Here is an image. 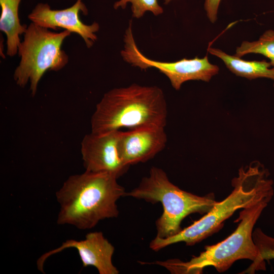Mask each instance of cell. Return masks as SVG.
Listing matches in <instances>:
<instances>
[{
    "label": "cell",
    "mask_w": 274,
    "mask_h": 274,
    "mask_svg": "<svg viewBox=\"0 0 274 274\" xmlns=\"http://www.w3.org/2000/svg\"><path fill=\"white\" fill-rule=\"evenodd\" d=\"M128 3L131 4L132 16L135 18H141L147 11L152 12L155 16L163 12L158 0H118L114 3L113 7L115 10L119 8L124 9Z\"/></svg>",
    "instance_id": "obj_16"
},
{
    "label": "cell",
    "mask_w": 274,
    "mask_h": 274,
    "mask_svg": "<svg viewBox=\"0 0 274 274\" xmlns=\"http://www.w3.org/2000/svg\"><path fill=\"white\" fill-rule=\"evenodd\" d=\"M124 48L120 51L123 59L134 67L141 70L155 68L165 75L172 87L179 90L182 85L190 80L209 81L219 72V67L211 63L208 55L203 58H183L174 62H163L151 59L145 56L138 48L132 32L130 20L124 35Z\"/></svg>",
    "instance_id": "obj_7"
},
{
    "label": "cell",
    "mask_w": 274,
    "mask_h": 274,
    "mask_svg": "<svg viewBox=\"0 0 274 274\" xmlns=\"http://www.w3.org/2000/svg\"><path fill=\"white\" fill-rule=\"evenodd\" d=\"M252 236L258 256L244 273H253L257 270H265V261L274 260V237L265 234L260 228L254 229Z\"/></svg>",
    "instance_id": "obj_14"
},
{
    "label": "cell",
    "mask_w": 274,
    "mask_h": 274,
    "mask_svg": "<svg viewBox=\"0 0 274 274\" xmlns=\"http://www.w3.org/2000/svg\"><path fill=\"white\" fill-rule=\"evenodd\" d=\"M221 0H205L204 9L207 15L212 23H214L217 18V12Z\"/></svg>",
    "instance_id": "obj_17"
},
{
    "label": "cell",
    "mask_w": 274,
    "mask_h": 274,
    "mask_svg": "<svg viewBox=\"0 0 274 274\" xmlns=\"http://www.w3.org/2000/svg\"><path fill=\"white\" fill-rule=\"evenodd\" d=\"M270 200H262L242 209L236 229L223 241L205 247L204 251L189 261L179 259L157 261L155 263L165 267L172 273L199 274L208 266H213L219 272L228 270L236 261L249 259L254 262L258 250L253 239L254 226Z\"/></svg>",
    "instance_id": "obj_5"
},
{
    "label": "cell",
    "mask_w": 274,
    "mask_h": 274,
    "mask_svg": "<svg viewBox=\"0 0 274 274\" xmlns=\"http://www.w3.org/2000/svg\"><path fill=\"white\" fill-rule=\"evenodd\" d=\"M167 104L162 90L136 83L115 88L104 94L91 118L96 133L150 125L165 127Z\"/></svg>",
    "instance_id": "obj_3"
},
{
    "label": "cell",
    "mask_w": 274,
    "mask_h": 274,
    "mask_svg": "<svg viewBox=\"0 0 274 274\" xmlns=\"http://www.w3.org/2000/svg\"><path fill=\"white\" fill-rule=\"evenodd\" d=\"M269 176L267 170L259 162H254L241 168L237 176L232 181L233 190L227 197L217 201L205 215L177 234L166 238L155 237L150 242V248L157 252L180 242L194 245L218 230L237 210L263 200H271L274 193L273 181Z\"/></svg>",
    "instance_id": "obj_2"
},
{
    "label": "cell",
    "mask_w": 274,
    "mask_h": 274,
    "mask_svg": "<svg viewBox=\"0 0 274 274\" xmlns=\"http://www.w3.org/2000/svg\"><path fill=\"white\" fill-rule=\"evenodd\" d=\"M68 248L77 250L83 267L94 266L99 274L119 273L112 262L115 248L101 231L89 232L83 240L67 239L60 247L45 253L37 260L38 269L44 272V264L46 259Z\"/></svg>",
    "instance_id": "obj_10"
},
{
    "label": "cell",
    "mask_w": 274,
    "mask_h": 274,
    "mask_svg": "<svg viewBox=\"0 0 274 274\" xmlns=\"http://www.w3.org/2000/svg\"><path fill=\"white\" fill-rule=\"evenodd\" d=\"M165 127L150 125L121 132L119 151L124 163L130 166L153 158L166 146Z\"/></svg>",
    "instance_id": "obj_11"
},
{
    "label": "cell",
    "mask_w": 274,
    "mask_h": 274,
    "mask_svg": "<svg viewBox=\"0 0 274 274\" xmlns=\"http://www.w3.org/2000/svg\"><path fill=\"white\" fill-rule=\"evenodd\" d=\"M143 199L151 203L160 202L162 215L156 221V237L166 238L182 229L183 220L193 213L204 214L217 201L214 194L198 196L183 190L172 183L161 168L152 166L148 176L143 178L139 185L124 196Z\"/></svg>",
    "instance_id": "obj_4"
},
{
    "label": "cell",
    "mask_w": 274,
    "mask_h": 274,
    "mask_svg": "<svg viewBox=\"0 0 274 274\" xmlns=\"http://www.w3.org/2000/svg\"><path fill=\"white\" fill-rule=\"evenodd\" d=\"M250 53L263 55L269 59L271 66L274 67V30H267L257 41L243 42L237 47L234 55L241 57Z\"/></svg>",
    "instance_id": "obj_15"
},
{
    "label": "cell",
    "mask_w": 274,
    "mask_h": 274,
    "mask_svg": "<svg viewBox=\"0 0 274 274\" xmlns=\"http://www.w3.org/2000/svg\"><path fill=\"white\" fill-rule=\"evenodd\" d=\"M21 0H0L2 13L0 30L7 37V55L14 56L18 53L21 43L20 36L24 35L27 25L21 24L19 7Z\"/></svg>",
    "instance_id": "obj_12"
},
{
    "label": "cell",
    "mask_w": 274,
    "mask_h": 274,
    "mask_svg": "<svg viewBox=\"0 0 274 274\" xmlns=\"http://www.w3.org/2000/svg\"><path fill=\"white\" fill-rule=\"evenodd\" d=\"M80 12L85 15L88 14V9L82 0H77L72 6L62 10H52L48 4L39 3L28 15V18L31 22L44 28L54 30L62 28L76 33L90 48L97 39L95 33L100 26L96 22L90 25L84 24L80 20Z\"/></svg>",
    "instance_id": "obj_9"
},
{
    "label": "cell",
    "mask_w": 274,
    "mask_h": 274,
    "mask_svg": "<svg viewBox=\"0 0 274 274\" xmlns=\"http://www.w3.org/2000/svg\"><path fill=\"white\" fill-rule=\"evenodd\" d=\"M273 86H274V84H273Z\"/></svg>",
    "instance_id": "obj_19"
},
{
    "label": "cell",
    "mask_w": 274,
    "mask_h": 274,
    "mask_svg": "<svg viewBox=\"0 0 274 274\" xmlns=\"http://www.w3.org/2000/svg\"><path fill=\"white\" fill-rule=\"evenodd\" d=\"M121 130L86 134L81 143V153L86 171L112 175L119 178L129 166L123 162L119 151Z\"/></svg>",
    "instance_id": "obj_8"
},
{
    "label": "cell",
    "mask_w": 274,
    "mask_h": 274,
    "mask_svg": "<svg viewBox=\"0 0 274 274\" xmlns=\"http://www.w3.org/2000/svg\"><path fill=\"white\" fill-rule=\"evenodd\" d=\"M172 1H174V0H164V4H167Z\"/></svg>",
    "instance_id": "obj_18"
},
{
    "label": "cell",
    "mask_w": 274,
    "mask_h": 274,
    "mask_svg": "<svg viewBox=\"0 0 274 274\" xmlns=\"http://www.w3.org/2000/svg\"><path fill=\"white\" fill-rule=\"evenodd\" d=\"M117 179L109 174L86 170L70 176L55 194L60 205L57 223L85 230L116 218L117 201L126 193Z\"/></svg>",
    "instance_id": "obj_1"
},
{
    "label": "cell",
    "mask_w": 274,
    "mask_h": 274,
    "mask_svg": "<svg viewBox=\"0 0 274 274\" xmlns=\"http://www.w3.org/2000/svg\"><path fill=\"white\" fill-rule=\"evenodd\" d=\"M208 51L220 58L226 67L236 76L248 79L266 78L274 80V67L270 62L262 61H246L235 55H230L219 49L208 47Z\"/></svg>",
    "instance_id": "obj_13"
},
{
    "label": "cell",
    "mask_w": 274,
    "mask_h": 274,
    "mask_svg": "<svg viewBox=\"0 0 274 274\" xmlns=\"http://www.w3.org/2000/svg\"><path fill=\"white\" fill-rule=\"evenodd\" d=\"M71 33L66 30L53 31L31 22L18 49L20 61L13 74L17 85L23 88L29 82L31 94L35 96L45 72L58 71L68 63V55L61 46Z\"/></svg>",
    "instance_id": "obj_6"
}]
</instances>
